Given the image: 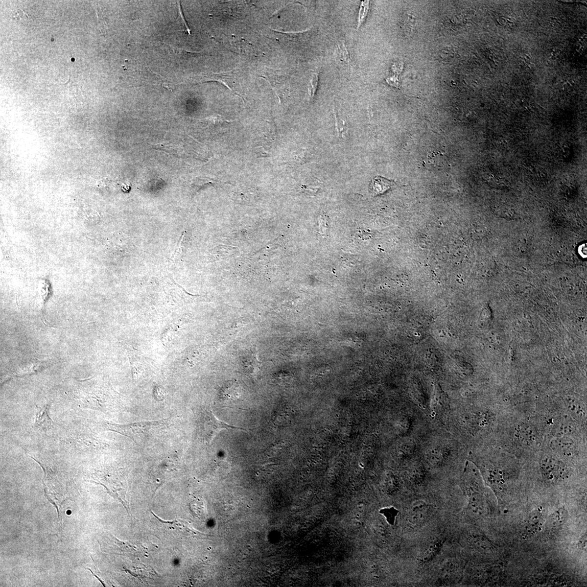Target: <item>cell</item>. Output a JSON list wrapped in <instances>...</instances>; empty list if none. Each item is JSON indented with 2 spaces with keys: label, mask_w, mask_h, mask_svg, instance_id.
<instances>
[{
  "label": "cell",
  "mask_w": 587,
  "mask_h": 587,
  "mask_svg": "<svg viewBox=\"0 0 587 587\" xmlns=\"http://www.w3.org/2000/svg\"><path fill=\"white\" fill-rule=\"evenodd\" d=\"M167 421H154L137 423L127 425H117L106 423L104 426L106 430L116 432L133 440L135 436H148L152 433L160 430L161 428L167 425Z\"/></svg>",
  "instance_id": "6da1fadb"
},
{
  "label": "cell",
  "mask_w": 587,
  "mask_h": 587,
  "mask_svg": "<svg viewBox=\"0 0 587 587\" xmlns=\"http://www.w3.org/2000/svg\"><path fill=\"white\" fill-rule=\"evenodd\" d=\"M199 435L202 440L206 443L210 444L213 441L214 438L223 430H234L238 429L246 431L245 429L235 427L229 425L224 422L220 421L216 418L213 412L211 411H206L201 414L198 425Z\"/></svg>",
  "instance_id": "7a4b0ae2"
},
{
  "label": "cell",
  "mask_w": 587,
  "mask_h": 587,
  "mask_svg": "<svg viewBox=\"0 0 587 587\" xmlns=\"http://www.w3.org/2000/svg\"><path fill=\"white\" fill-rule=\"evenodd\" d=\"M540 467L542 475L549 481L564 480L568 475V470L564 464L551 457L542 458Z\"/></svg>",
  "instance_id": "3957f363"
},
{
  "label": "cell",
  "mask_w": 587,
  "mask_h": 587,
  "mask_svg": "<svg viewBox=\"0 0 587 587\" xmlns=\"http://www.w3.org/2000/svg\"><path fill=\"white\" fill-rule=\"evenodd\" d=\"M431 507L428 503L422 500L413 501L408 512V520L413 526H419L425 523L430 517Z\"/></svg>",
  "instance_id": "277c9868"
},
{
  "label": "cell",
  "mask_w": 587,
  "mask_h": 587,
  "mask_svg": "<svg viewBox=\"0 0 587 587\" xmlns=\"http://www.w3.org/2000/svg\"><path fill=\"white\" fill-rule=\"evenodd\" d=\"M463 481L467 491L470 493L481 492L483 487L479 471L476 468L467 465L463 474Z\"/></svg>",
  "instance_id": "5b68a950"
},
{
  "label": "cell",
  "mask_w": 587,
  "mask_h": 587,
  "mask_svg": "<svg viewBox=\"0 0 587 587\" xmlns=\"http://www.w3.org/2000/svg\"><path fill=\"white\" fill-rule=\"evenodd\" d=\"M241 368L248 376L256 379L260 372V362L256 352L248 351L240 358Z\"/></svg>",
  "instance_id": "8992f818"
},
{
  "label": "cell",
  "mask_w": 587,
  "mask_h": 587,
  "mask_svg": "<svg viewBox=\"0 0 587 587\" xmlns=\"http://www.w3.org/2000/svg\"><path fill=\"white\" fill-rule=\"evenodd\" d=\"M468 508L473 516L480 517L485 514V500L481 492L473 493L470 495Z\"/></svg>",
  "instance_id": "52a82bcc"
},
{
  "label": "cell",
  "mask_w": 587,
  "mask_h": 587,
  "mask_svg": "<svg viewBox=\"0 0 587 587\" xmlns=\"http://www.w3.org/2000/svg\"><path fill=\"white\" fill-rule=\"evenodd\" d=\"M396 186L393 181L388 180L381 176L374 177L370 186V190L371 193L376 196L382 194Z\"/></svg>",
  "instance_id": "ba28073f"
},
{
  "label": "cell",
  "mask_w": 587,
  "mask_h": 587,
  "mask_svg": "<svg viewBox=\"0 0 587 587\" xmlns=\"http://www.w3.org/2000/svg\"><path fill=\"white\" fill-rule=\"evenodd\" d=\"M552 449L555 452L560 453H565L570 452L573 448L574 442L566 436L558 437L550 443Z\"/></svg>",
  "instance_id": "9c48e42d"
},
{
  "label": "cell",
  "mask_w": 587,
  "mask_h": 587,
  "mask_svg": "<svg viewBox=\"0 0 587 587\" xmlns=\"http://www.w3.org/2000/svg\"><path fill=\"white\" fill-rule=\"evenodd\" d=\"M544 521L545 517L541 511L532 512L528 517L527 530L530 533H535L541 529Z\"/></svg>",
  "instance_id": "30bf717a"
},
{
  "label": "cell",
  "mask_w": 587,
  "mask_h": 587,
  "mask_svg": "<svg viewBox=\"0 0 587 587\" xmlns=\"http://www.w3.org/2000/svg\"><path fill=\"white\" fill-rule=\"evenodd\" d=\"M35 421L36 425L44 430H48L52 426L53 422L48 416V409L47 406L39 408L37 409Z\"/></svg>",
  "instance_id": "8fae6325"
},
{
  "label": "cell",
  "mask_w": 587,
  "mask_h": 587,
  "mask_svg": "<svg viewBox=\"0 0 587 587\" xmlns=\"http://www.w3.org/2000/svg\"><path fill=\"white\" fill-rule=\"evenodd\" d=\"M568 512L564 508L555 511L549 518V522L554 527L564 525L568 520Z\"/></svg>",
  "instance_id": "7c38bea8"
},
{
  "label": "cell",
  "mask_w": 587,
  "mask_h": 587,
  "mask_svg": "<svg viewBox=\"0 0 587 587\" xmlns=\"http://www.w3.org/2000/svg\"><path fill=\"white\" fill-rule=\"evenodd\" d=\"M335 58L337 61L342 65H349L350 63V57L348 49L344 42H342L337 45L335 49Z\"/></svg>",
  "instance_id": "4fadbf2b"
},
{
  "label": "cell",
  "mask_w": 587,
  "mask_h": 587,
  "mask_svg": "<svg viewBox=\"0 0 587 587\" xmlns=\"http://www.w3.org/2000/svg\"><path fill=\"white\" fill-rule=\"evenodd\" d=\"M381 514L385 517L389 524L393 525L396 521V517L399 514V511L394 507L386 508L381 511Z\"/></svg>",
  "instance_id": "5bb4252c"
},
{
  "label": "cell",
  "mask_w": 587,
  "mask_h": 587,
  "mask_svg": "<svg viewBox=\"0 0 587 587\" xmlns=\"http://www.w3.org/2000/svg\"><path fill=\"white\" fill-rule=\"evenodd\" d=\"M369 1H363L361 2V7H360L358 13L357 29H358L359 27L362 26V23L366 19L369 8Z\"/></svg>",
  "instance_id": "9a60e30c"
},
{
  "label": "cell",
  "mask_w": 587,
  "mask_h": 587,
  "mask_svg": "<svg viewBox=\"0 0 587 587\" xmlns=\"http://www.w3.org/2000/svg\"><path fill=\"white\" fill-rule=\"evenodd\" d=\"M319 83V75L318 72L312 74L310 78L308 88L309 95L310 99H313L316 93Z\"/></svg>",
  "instance_id": "2e32d148"
},
{
  "label": "cell",
  "mask_w": 587,
  "mask_h": 587,
  "mask_svg": "<svg viewBox=\"0 0 587 587\" xmlns=\"http://www.w3.org/2000/svg\"><path fill=\"white\" fill-rule=\"evenodd\" d=\"M472 542L473 544L477 547L483 550H487L490 549V543L488 541L482 537H474L473 538Z\"/></svg>",
  "instance_id": "e0dca14e"
},
{
  "label": "cell",
  "mask_w": 587,
  "mask_h": 587,
  "mask_svg": "<svg viewBox=\"0 0 587 587\" xmlns=\"http://www.w3.org/2000/svg\"><path fill=\"white\" fill-rule=\"evenodd\" d=\"M571 428V426L568 423H559V426L556 428L555 431L557 435H559V436L557 437L565 436L568 435L569 433L571 432V431L570 430Z\"/></svg>",
  "instance_id": "ac0fdd59"
},
{
  "label": "cell",
  "mask_w": 587,
  "mask_h": 587,
  "mask_svg": "<svg viewBox=\"0 0 587 587\" xmlns=\"http://www.w3.org/2000/svg\"><path fill=\"white\" fill-rule=\"evenodd\" d=\"M184 236V235H183V236H182V238H181V239L180 240V242L179 244L178 247L177 248V249H176V250L175 251V253L173 255V260L178 258L179 255L181 253V251H181V243H182V240H183Z\"/></svg>",
  "instance_id": "d6986e66"
},
{
  "label": "cell",
  "mask_w": 587,
  "mask_h": 587,
  "mask_svg": "<svg viewBox=\"0 0 587 587\" xmlns=\"http://www.w3.org/2000/svg\"><path fill=\"white\" fill-rule=\"evenodd\" d=\"M580 544H580V545H581V546H584V547H585V545H586V542H586V537H584L583 538V539H582L581 540H580Z\"/></svg>",
  "instance_id": "ffe728a7"
},
{
  "label": "cell",
  "mask_w": 587,
  "mask_h": 587,
  "mask_svg": "<svg viewBox=\"0 0 587 587\" xmlns=\"http://www.w3.org/2000/svg\"><path fill=\"white\" fill-rule=\"evenodd\" d=\"M260 151H259V152H260V155H261V152H262V151H263V150H260ZM264 153H265V152H264ZM264 153H263V154H262V155H263V156H264V157H265L264 155H266V154H264Z\"/></svg>",
  "instance_id": "44dd1931"
}]
</instances>
